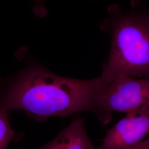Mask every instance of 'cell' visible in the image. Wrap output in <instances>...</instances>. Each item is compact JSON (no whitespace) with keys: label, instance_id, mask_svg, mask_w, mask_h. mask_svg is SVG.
Returning <instances> with one entry per match:
<instances>
[{"label":"cell","instance_id":"1","mask_svg":"<svg viewBox=\"0 0 149 149\" xmlns=\"http://www.w3.org/2000/svg\"><path fill=\"white\" fill-rule=\"evenodd\" d=\"M107 84L101 76L74 79L33 65L7 77L0 76V108L24 111L39 123L86 111L95 114Z\"/></svg>","mask_w":149,"mask_h":149},{"label":"cell","instance_id":"2","mask_svg":"<svg viewBox=\"0 0 149 149\" xmlns=\"http://www.w3.org/2000/svg\"><path fill=\"white\" fill-rule=\"evenodd\" d=\"M112 44L101 75L107 83L122 76L149 79V24L140 13L111 7Z\"/></svg>","mask_w":149,"mask_h":149},{"label":"cell","instance_id":"3","mask_svg":"<svg viewBox=\"0 0 149 149\" xmlns=\"http://www.w3.org/2000/svg\"><path fill=\"white\" fill-rule=\"evenodd\" d=\"M146 106H149V79L122 76L107 84L95 114L106 125L113 113L127 114Z\"/></svg>","mask_w":149,"mask_h":149},{"label":"cell","instance_id":"4","mask_svg":"<svg viewBox=\"0 0 149 149\" xmlns=\"http://www.w3.org/2000/svg\"><path fill=\"white\" fill-rule=\"evenodd\" d=\"M149 134V106L126 114L112 128L97 149H128Z\"/></svg>","mask_w":149,"mask_h":149},{"label":"cell","instance_id":"5","mask_svg":"<svg viewBox=\"0 0 149 149\" xmlns=\"http://www.w3.org/2000/svg\"><path fill=\"white\" fill-rule=\"evenodd\" d=\"M38 149H97L89 138L85 119L75 116L52 141Z\"/></svg>","mask_w":149,"mask_h":149},{"label":"cell","instance_id":"6","mask_svg":"<svg viewBox=\"0 0 149 149\" xmlns=\"http://www.w3.org/2000/svg\"><path fill=\"white\" fill-rule=\"evenodd\" d=\"M8 114L9 111L0 108V149H8L13 141L19 140L21 137L13 129Z\"/></svg>","mask_w":149,"mask_h":149},{"label":"cell","instance_id":"7","mask_svg":"<svg viewBox=\"0 0 149 149\" xmlns=\"http://www.w3.org/2000/svg\"><path fill=\"white\" fill-rule=\"evenodd\" d=\"M46 0H35L36 5L33 8L34 12L38 16H45L47 14L46 9L44 7V3Z\"/></svg>","mask_w":149,"mask_h":149},{"label":"cell","instance_id":"8","mask_svg":"<svg viewBox=\"0 0 149 149\" xmlns=\"http://www.w3.org/2000/svg\"><path fill=\"white\" fill-rule=\"evenodd\" d=\"M128 149H149V138L141 141Z\"/></svg>","mask_w":149,"mask_h":149},{"label":"cell","instance_id":"9","mask_svg":"<svg viewBox=\"0 0 149 149\" xmlns=\"http://www.w3.org/2000/svg\"><path fill=\"white\" fill-rule=\"evenodd\" d=\"M140 15L143 18L144 20L149 24V11H144L140 12Z\"/></svg>","mask_w":149,"mask_h":149}]
</instances>
